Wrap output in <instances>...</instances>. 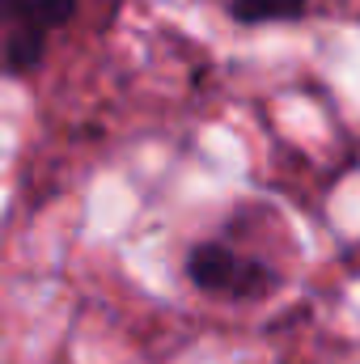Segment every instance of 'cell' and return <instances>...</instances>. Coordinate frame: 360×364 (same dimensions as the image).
I'll return each instance as SVG.
<instances>
[{
  "instance_id": "1",
  "label": "cell",
  "mask_w": 360,
  "mask_h": 364,
  "mask_svg": "<svg viewBox=\"0 0 360 364\" xmlns=\"http://www.w3.org/2000/svg\"><path fill=\"white\" fill-rule=\"evenodd\" d=\"M186 279L208 296L229 301H255L275 288V275L263 259L238 250L233 242H199L186 255Z\"/></svg>"
},
{
  "instance_id": "2",
  "label": "cell",
  "mask_w": 360,
  "mask_h": 364,
  "mask_svg": "<svg viewBox=\"0 0 360 364\" xmlns=\"http://www.w3.org/2000/svg\"><path fill=\"white\" fill-rule=\"evenodd\" d=\"M73 9H77V0H0L4 73L13 81L43 64L51 34L73 17Z\"/></svg>"
},
{
  "instance_id": "3",
  "label": "cell",
  "mask_w": 360,
  "mask_h": 364,
  "mask_svg": "<svg viewBox=\"0 0 360 364\" xmlns=\"http://www.w3.org/2000/svg\"><path fill=\"white\" fill-rule=\"evenodd\" d=\"M229 13L246 26H259V21H288V17H301L314 0H225Z\"/></svg>"
}]
</instances>
